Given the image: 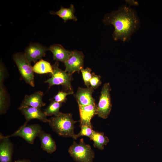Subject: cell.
Segmentation results:
<instances>
[{
    "mask_svg": "<svg viewBox=\"0 0 162 162\" xmlns=\"http://www.w3.org/2000/svg\"><path fill=\"white\" fill-rule=\"evenodd\" d=\"M106 25H112L114 28L112 36L114 40L128 41L139 28L140 21L134 9L126 5L106 14L103 20Z\"/></svg>",
    "mask_w": 162,
    "mask_h": 162,
    "instance_id": "1",
    "label": "cell"
},
{
    "mask_svg": "<svg viewBox=\"0 0 162 162\" xmlns=\"http://www.w3.org/2000/svg\"><path fill=\"white\" fill-rule=\"evenodd\" d=\"M76 122L73 119L71 113L61 112L58 116L49 119L48 123L52 130L58 135L76 140V134L74 131V125Z\"/></svg>",
    "mask_w": 162,
    "mask_h": 162,
    "instance_id": "2",
    "label": "cell"
},
{
    "mask_svg": "<svg viewBox=\"0 0 162 162\" xmlns=\"http://www.w3.org/2000/svg\"><path fill=\"white\" fill-rule=\"evenodd\" d=\"M68 152L76 162H93L94 152L89 145L84 142L83 138L79 143L74 141Z\"/></svg>",
    "mask_w": 162,
    "mask_h": 162,
    "instance_id": "3",
    "label": "cell"
},
{
    "mask_svg": "<svg viewBox=\"0 0 162 162\" xmlns=\"http://www.w3.org/2000/svg\"><path fill=\"white\" fill-rule=\"evenodd\" d=\"M52 66L53 74L52 77L45 82L48 84L49 88L54 85H62L66 92H74L71 85L73 80L72 74L59 68L57 61Z\"/></svg>",
    "mask_w": 162,
    "mask_h": 162,
    "instance_id": "4",
    "label": "cell"
},
{
    "mask_svg": "<svg viewBox=\"0 0 162 162\" xmlns=\"http://www.w3.org/2000/svg\"><path fill=\"white\" fill-rule=\"evenodd\" d=\"M21 76L26 82L32 87L34 86V72L31 63L27 59L24 53L17 52L13 55Z\"/></svg>",
    "mask_w": 162,
    "mask_h": 162,
    "instance_id": "5",
    "label": "cell"
},
{
    "mask_svg": "<svg viewBox=\"0 0 162 162\" xmlns=\"http://www.w3.org/2000/svg\"><path fill=\"white\" fill-rule=\"evenodd\" d=\"M109 83H105L102 88L99 102L97 106V114L103 119L107 118L112 109Z\"/></svg>",
    "mask_w": 162,
    "mask_h": 162,
    "instance_id": "6",
    "label": "cell"
},
{
    "mask_svg": "<svg viewBox=\"0 0 162 162\" xmlns=\"http://www.w3.org/2000/svg\"><path fill=\"white\" fill-rule=\"evenodd\" d=\"M42 128L38 124H27L25 123L17 130L10 135L11 136H20L23 138L27 142L33 144L34 140L42 130Z\"/></svg>",
    "mask_w": 162,
    "mask_h": 162,
    "instance_id": "7",
    "label": "cell"
},
{
    "mask_svg": "<svg viewBox=\"0 0 162 162\" xmlns=\"http://www.w3.org/2000/svg\"><path fill=\"white\" fill-rule=\"evenodd\" d=\"M84 58V54L81 51H72L69 58L64 63L65 71L71 74L76 71H80L83 67Z\"/></svg>",
    "mask_w": 162,
    "mask_h": 162,
    "instance_id": "8",
    "label": "cell"
},
{
    "mask_svg": "<svg viewBox=\"0 0 162 162\" xmlns=\"http://www.w3.org/2000/svg\"><path fill=\"white\" fill-rule=\"evenodd\" d=\"M49 49L38 43H32L25 50L24 54L29 62H35L45 56Z\"/></svg>",
    "mask_w": 162,
    "mask_h": 162,
    "instance_id": "9",
    "label": "cell"
},
{
    "mask_svg": "<svg viewBox=\"0 0 162 162\" xmlns=\"http://www.w3.org/2000/svg\"><path fill=\"white\" fill-rule=\"evenodd\" d=\"M13 144L9 137L0 134V162H12Z\"/></svg>",
    "mask_w": 162,
    "mask_h": 162,
    "instance_id": "10",
    "label": "cell"
},
{
    "mask_svg": "<svg viewBox=\"0 0 162 162\" xmlns=\"http://www.w3.org/2000/svg\"><path fill=\"white\" fill-rule=\"evenodd\" d=\"M18 109L24 116L26 119L25 123L28 122L32 119H36L44 122H48L49 119L42 111L41 108L31 106L20 107Z\"/></svg>",
    "mask_w": 162,
    "mask_h": 162,
    "instance_id": "11",
    "label": "cell"
},
{
    "mask_svg": "<svg viewBox=\"0 0 162 162\" xmlns=\"http://www.w3.org/2000/svg\"><path fill=\"white\" fill-rule=\"evenodd\" d=\"M78 106L80 117V126L86 125L92 127L91 120L97 114V105L95 103L86 106Z\"/></svg>",
    "mask_w": 162,
    "mask_h": 162,
    "instance_id": "12",
    "label": "cell"
},
{
    "mask_svg": "<svg viewBox=\"0 0 162 162\" xmlns=\"http://www.w3.org/2000/svg\"><path fill=\"white\" fill-rule=\"evenodd\" d=\"M94 89L91 87L87 88L78 87L75 96L78 105L86 106L95 103L92 96Z\"/></svg>",
    "mask_w": 162,
    "mask_h": 162,
    "instance_id": "13",
    "label": "cell"
},
{
    "mask_svg": "<svg viewBox=\"0 0 162 162\" xmlns=\"http://www.w3.org/2000/svg\"><path fill=\"white\" fill-rule=\"evenodd\" d=\"M43 92L38 91L30 95H26L21 103L20 107L31 106L41 108L45 106L46 104L43 100Z\"/></svg>",
    "mask_w": 162,
    "mask_h": 162,
    "instance_id": "14",
    "label": "cell"
},
{
    "mask_svg": "<svg viewBox=\"0 0 162 162\" xmlns=\"http://www.w3.org/2000/svg\"><path fill=\"white\" fill-rule=\"evenodd\" d=\"M41 148L48 153L51 154L56 149V145L55 141L51 135L41 130L38 134Z\"/></svg>",
    "mask_w": 162,
    "mask_h": 162,
    "instance_id": "15",
    "label": "cell"
},
{
    "mask_svg": "<svg viewBox=\"0 0 162 162\" xmlns=\"http://www.w3.org/2000/svg\"><path fill=\"white\" fill-rule=\"evenodd\" d=\"M49 50L52 52L54 60L64 63L68 59L72 52V51L66 50L62 45L58 44L51 45Z\"/></svg>",
    "mask_w": 162,
    "mask_h": 162,
    "instance_id": "16",
    "label": "cell"
},
{
    "mask_svg": "<svg viewBox=\"0 0 162 162\" xmlns=\"http://www.w3.org/2000/svg\"><path fill=\"white\" fill-rule=\"evenodd\" d=\"M75 8L74 5L71 4L69 8H64L61 7L60 9L56 12H51V14L57 15L63 19L64 22L68 20H72L76 21L77 18L74 15Z\"/></svg>",
    "mask_w": 162,
    "mask_h": 162,
    "instance_id": "17",
    "label": "cell"
},
{
    "mask_svg": "<svg viewBox=\"0 0 162 162\" xmlns=\"http://www.w3.org/2000/svg\"><path fill=\"white\" fill-rule=\"evenodd\" d=\"M90 139L94 142V146L100 150H103L104 146L109 141L108 137L105 136L103 132H99L93 130Z\"/></svg>",
    "mask_w": 162,
    "mask_h": 162,
    "instance_id": "18",
    "label": "cell"
},
{
    "mask_svg": "<svg viewBox=\"0 0 162 162\" xmlns=\"http://www.w3.org/2000/svg\"><path fill=\"white\" fill-rule=\"evenodd\" d=\"M32 68L34 72L38 74H53L52 66L50 62L43 59L37 62Z\"/></svg>",
    "mask_w": 162,
    "mask_h": 162,
    "instance_id": "19",
    "label": "cell"
},
{
    "mask_svg": "<svg viewBox=\"0 0 162 162\" xmlns=\"http://www.w3.org/2000/svg\"><path fill=\"white\" fill-rule=\"evenodd\" d=\"M62 103L52 100L50 104L43 110V112L47 116H58L60 113L59 109L62 106Z\"/></svg>",
    "mask_w": 162,
    "mask_h": 162,
    "instance_id": "20",
    "label": "cell"
},
{
    "mask_svg": "<svg viewBox=\"0 0 162 162\" xmlns=\"http://www.w3.org/2000/svg\"><path fill=\"white\" fill-rule=\"evenodd\" d=\"M8 106L6 91L3 83L0 84V112H5Z\"/></svg>",
    "mask_w": 162,
    "mask_h": 162,
    "instance_id": "21",
    "label": "cell"
},
{
    "mask_svg": "<svg viewBox=\"0 0 162 162\" xmlns=\"http://www.w3.org/2000/svg\"><path fill=\"white\" fill-rule=\"evenodd\" d=\"M80 127L81 129L79 133L76 135V139L79 137L83 136L90 138L93 131L92 127L86 125H82Z\"/></svg>",
    "mask_w": 162,
    "mask_h": 162,
    "instance_id": "22",
    "label": "cell"
},
{
    "mask_svg": "<svg viewBox=\"0 0 162 162\" xmlns=\"http://www.w3.org/2000/svg\"><path fill=\"white\" fill-rule=\"evenodd\" d=\"M82 73L83 79L84 83L87 87H89L90 84V80L92 76V73H91V69L89 68H87L85 69L82 68L81 70Z\"/></svg>",
    "mask_w": 162,
    "mask_h": 162,
    "instance_id": "23",
    "label": "cell"
},
{
    "mask_svg": "<svg viewBox=\"0 0 162 162\" xmlns=\"http://www.w3.org/2000/svg\"><path fill=\"white\" fill-rule=\"evenodd\" d=\"M73 92H67L59 91L53 98L54 100L59 103H65L67 100L66 96L72 94Z\"/></svg>",
    "mask_w": 162,
    "mask_h": 162,
    "instance_id": "24",
    "label": "cell"
},
{
    "mask_svg": "<svg viewBox=\"0 0 162 162\" xmlns=\"http://www.w3.org/2000/svg\"><path fill=\"white\" fill-rule=\"evenodd\" d=\"M100 79L101 77L100 76L92 73V76L90 80V87L93 89L97 88L101 84Z\"/></svg>",
    "mask_w": 162,
    "mask_h": 162,
    "instance_id": "25",
    "label": "cell"
},
{
    "mask_svg": "<svg viewBox=\"0 0 162 162\" xmlns=\"http://www.w3.org/2000/svg\"><path fill=\"white\" fill-rule=\"evenodd\" d=\"M5 77V70L2 64H0V84H2Z\"/></svg>",
    "mask_w": 162,
    "mask_h": 162,
    "instance_id": "26",
    "label": "cell"
},
{
    "mask_svg": "<svg viewBox=\"0 0 162 162\" xmlns=\"http://www.w3.org/2000/svg\"><path fill=\"white\" fill-rule=\"evenodd\" d=\"M126 3L130 5H137L138 3L136 1L134 0H125Z\"/></svg>",
    "mask_w": 162,
    "mask_h": 162,
    "instance_id": "27",
    "label": "cell"
},
{
    "mask_svg": "<svg viewBox=\"0 0 162 162\" xmlns=\"http://www.w3.org/2000/svg\"><path fill=\"white\" fill-rule=\"evenodd\" d=\"M15 162H31L29 159H20L15 161Z\"/></svg>",
    "mask_w": 162,
    "mask_h": 162,
    "instance_id": "28",
    "label": "cell"
}]
</instances>
